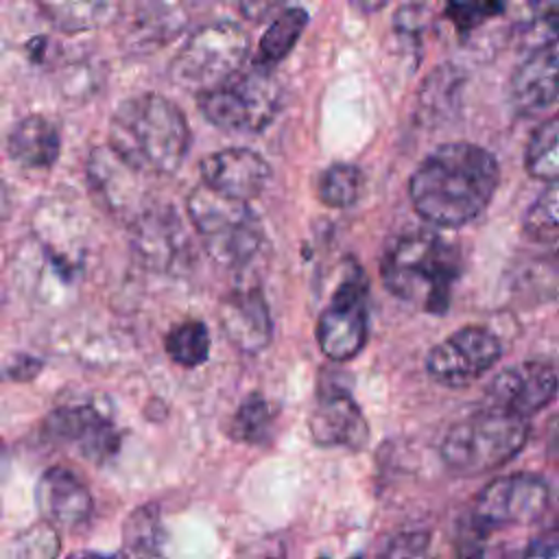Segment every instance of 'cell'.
Segmentation results:
<instances>
[{
    "label": "cell",
    "instance_id": "1",
    "mask_svg": "<svg viewBox=\"0 0 559 559\" xmlns=\"http://www.w3.org/2000/svg\"><path fill=\"white\" fill-rule=\"evenodd\" d=\"M498 179V162L487 148L448 142L421 159L408 179V194L424 221L437 227H461L489 205Z\"/></svg>",
    "mask_w": 559,
    "mask_h": 559
},
{
    "label": "cell",
    "instance_id": "2",
    "mask_svg": "<svg viewBox=\"0 0 559 559\" xmlns=\"http://www.w3.org/2000/svg\"><path fill=\"white\" fill-rule=\"evenodd\" d=\"M107 146L140 175H173L188 155L190 127L173 100L144 92L116 107Z\"/></svg>",
    "mask_w": 559,
    "mask_h": 559
},
{
    "label": "cell",
    "instance_id": "3",
    "mask_svg": "<svg viewBox=\"0 0 559 559\" xmlns=\"http://www.w3.org/2000/svg\"><path fill=\"white\" fill-rule=\"evenodd\" d=\"M459 275V249L428 229H413L391 240L380 262L386 290L432 314L448 310Z\"/></svg>",
    "mask_w": 559,
    "mask_h": 559
},
{
    "label": "cell",
    "instance_id": "4",
    "mask_svg": "<svg viewBox=\"0 0 559 559\" xmlns=\"http://www.w3.org/2000/svg\"><path fill=\"white\" fill-rule=\"evenodd\" d=\"M528 432V419L483 406L445 430L439 456L452 474L480 476L515 459L526 445Z\"/></svg>",
    "mask_w": 559,
    "mask_h": 559
},
{
    "label": "cell",
    "instance_id": "5",
    "mask_svg": "<svg viewBox=\"0 0 559 559\" xmlns=\"http://www.w3.org/2000/svg\"><path fill=\"white\" fill-rule=\"evenodd\" d=\"M186 210L216 264L236 269L253 260L262 245V227L249 203L223 197L199 183L188 194Z\"/></svg>",
    "mask_w": 559,
    "mask_h": 559
},
{
    "label": "cell",
    "instance_id": "6",
    "mask_svg": "<svg viewBox=\"0 0 559 559\" xmlns=\"http://www.w3.org/2000/svg\"><path fill=\"white\" fill-rule=\"evenodd\" d=\"M249 33L236 22H212L197 28L170 61L168 76L197 96L236 76L249 55Z\"/></svg>",
    "mask_w": 559,
    "mask_h": 559
},
{
    "label": "cell",
    "instance_id": "7",
    "mask_svg": "<svg viewBox=\"0 0 559 559\" xmlns=\"http://www.w3.org/2000/svg\"><path fill=\"white\" fill-rule=\"evenodd\" d=\"M280 87L269 70L238 72L223 85L199 94V109L207 122L229 133H258L275 116Z\"/></svg>",
    "mask_w": 559,
    "mask_h": 559
},
{
    "label": "cell",
    "instance_id": "8",
    "mask_svg": "<svg viewBox=\"0 0 559 559\" xmlns=\"http://www.w3.org/2000/svg\"><path fill=\"white\" fill-rule=\"evenodd\" d=\"M552 502L550 485L535 474H504L489 480L472 504V524L478 533L502 526H526L542 520Z\"/></svg>",
    "mask_w": 559,
    "mask_h": 559
},
{
    "label": "cell",
    "instance_id": "9",
    "mask_svg": "<svg viewBox=\"0 0 559 559\" xmlns=\"http://www.w3.org/2000/svg\"><path fill=\"white\" fill-rule=\"evenodd\" d=\"M369 332L367 284L360 269H354L332 293L317 321L319 349L336 362L352 360L360 354Z\"/></svg>",
    "mask_w": 559,
    "mask_h": 559
},
{
    "label": "cell",
    "instance_id": "10",
    "mask_svg": "<svg viewBox=\"0 0 559 559\" xmlns=\"http://www.w3.org/2000/svg\"><path fill=\"white\" fill-rule=\"evenodd\" d=\"M502 345L493 332L465 325L439 341L426 356V371L445 386H467L485 376L500 358Z\"/></svg>",
    "mask_w": 559,
    "mask_h": 559
},
{
    "label": "cell",
    "instance_id": "11",
    "mask_svg": "<svg viewBox=\"0 0 559 559\" xmlns=\"http://www.w3.org/2000/svg\"><path fill=\"white\" fill-rule=\"evenodd\" d=\"M559 391V376L550 362L522 360L498 371L485 389V408L520 419L544 411Z\"/></svg>",
    "mask_w": 559,
    "mask_h": 559
},
{
    "label": "cell",
    "instance_id": "12",
    "mask_svg": "<svg viewBox=\"0 0 559 559\" xmlns=\"http://www.w3.org/2000/svg\"><path fill=\"white\" fill-rule=\"evenodd\" d=\"M46 437L70 445L92 463H105L120 448V432L109 417L90 404L61 406L46 419Z\"/></svg>",
    "mask_w": 559,
    "mask_h": 559
},
{
    "label": "cell",
    "instance_id": "13",
    "mask_svg": "<svg viewBox=\"0 0 559 559\" xmlns=\"http://www.w3.org/2000/svg\"><path fill=\"white\" fill-rule=\"evenodd\" d=\"M199 173L210 190L249 203L255 199L271 177V166L251 148H223L201 159Z\"/></svg>",
    "mask_w": 559,
    "mask_h": 559
},
{
    "label": "cell",
    "instance_id": "14",
    "mask_svg": "<svg viewBox=\"0 0 559 559\" xmlns=\"http://www.w3.org/2000/svg\"><path fill=\"white\" fill-rule=\"evenodd\" d=\"M218 319L225 336L245 354L262 352L273 336L269 304L258 286H240L223 297Z\"/></svg>",
    "mask_w": 559,
    "mask_h": 559
},
{
    "label": "cell",
    "instance_id": "15",
    "mask_svg": "<svg viewBox=\"0 0 559 559\" xmlns=\"http://www.w3.org/2000/svg\"><path fill=\"white\" fill-rule=\"evenodd\" d=\"M85 170L92 190L98 194L109 212L124 216L129 218V223H133L148 207L140 190L142 175L129 168L122 159H118L107 144L92 151Z\"/></svg>",
    "mask_w": 559,
    "mask_h": 559
},
{
    "label": "cell",
    "instance_id": "16",
    "mask_svg": "<svg viewBox=\"0 0 559 559\" xmlns=\"http://www.w3.org/2000/svg\"><path fill=\"white\" fill-rule=\"evenodd\" d=\"M308 428L312 439L325 448L358 450L369 439L367 419L345 389H325L319 395Z\"/></svg>",
    "mask_w": 559,
    "mask_h": 559
},
{
    "label": "cell",
    "instance_id": "17",
    "mask_svg": "<svg viewBox=\"0 0 559 559\" xmlns=\"http://www.w3.org/2000/svg\"><path fill=\"white\" fill-rule=\"evenodd\" d=\"M39 515L52 528H74L92 513V496L87 485L68 467L55 465L46 469L35 489Z\"/></svg>",
    "mask_w": 559,
    "mask_h": 559
},
{
    "label": "cell",
    "instance_id": "18",
    "mask_svg": "<svg viewBox=\"0 0 559 559\" xmlns=\"http://www.w3.org/2000/svg\"><path fill=\"white\" fill-rule=\"evenodd\" d=\"M559 98V50L528 52L509 79V103L518 114H535Z\"/></svg>",
    "mask_w": 559,
    "mask_h": 559
},
{
    "label": "cell",
    "instance_id": "19",
    "mask_svg": "<svg viewBox=\"0 0 559 559\" xmlns=\"http://www.w3.org/2000/svg\"><path fill=\"white\" fill-rule=\"evenodd\" d=\"M133 242L140 260L155 269L168 271L179 260L183 249V229L177 212L170 207L148 205L133 223Z\"/></svg>",
    "mask_w": 559,
    "mask_h": 559
},
{
    "label": "cell",
    "instance_id": "20",
    "mask_svg": "<svg viewBox=\"0 0 559 559\" xmlns=\"http://www.w3.org/2000/svg\"><path fill=\"white\" fill-rule=\"evenodd\" d=\"M7 148L24 168H50L59 159L61 138L52 120L41 114H31L11 129Z\"/></svg>",
    "mask_w": 559,
    "mask_h": 559
},
{
    "label": "cell",
    "instance_id": "21",
    "mask_svg": "<svg viewBox=\"0 0 559 559\" xmlns=\"http://www.w3.org/2000/svg\"><path fill=\"white\" fill-rule=\"evenodd\" d=\"M39 11L66 33H85L114 24L124 0H35Z\"/></svg>",
    "mask_w": 559,
    "mask_h": 559
},
{
    "label": "cell",
    "instance_id": "22",
    "mask_svg": "<svg viewBox=\"0 0 559 559\" xmlns=\"http://www.w3.org/2000/svg\"><path fill=\"white\" fill-rule=\"evenodd\" d=\"M306 24H308V13L301 7L284 9L282 13H277L271 26L260 37V44L253 57V68L271 70L275 63H280L293 50Z\"/></svg>",
    "mask_w": 559,
    "mask_h": 559
},
{
    "label": "cell",
    "instance_id": "23",
    "mask_svg": "<svg viewBox=\"0 0 559 559\" xmlns=\"http://www.w3.org/2000/svg\"><path fill=\"white\" fill-rule=\"evenodd\" d=\"M127 559H166L162 544L164 531L159 522V509L146 504L135 509L122 528Z\"/></svg>",
    "mask_w": 559,
    "mask_h": 559
},
{
    "label": "cell",
    "instance_id": "24",
    "mask_svg": "<svg viewBox=\"0 0 559 559\" xmlns=\"http://www.w3.org/2000/svg\"><path fill=\"white\" fill-rule=\"evenodd\" d=\"M524 168L539 181L559 179V111L535 127L526 142Z\"/></svg>",
    "mask_w": 559,
    "mask_h": 559
},
{
    "label": "cell",
    "instance_id": "25",
    "mask_svg": "<svg viewBox=\"0 0 559 559\" xmlns=\"http://www.w3.org/2000/svg\"><path fill=\"white\" fill-rule=\"evenodd\" d=\"M273 426V408L260 393L247 395L229 424V437L247 445H260L269 441Z\"/></svg>",
    "mask_w": 559,
    "mask_h": 559
},
{
    "label": "cell",
    "instance_id": "26",
    "mask_svg": "<svg viewBox=\"0 0 559 559\" xmlns=\"http://www.w3.org/2000/svg\"><path fill=\"white\" fill-rule=\"evenodd\" d=\"M166 352L181 367H199L210 356V332L203 321L190 319L166 334Z\"/></svg>",
    "mask_w": 559,
    "mask_h": 559
},
{
    "label": "cell",
    "instance_id": "27",
    "mask_svg": "<svg viewBox=\"0 0 559 559\" xmlns=\"http://www.w3.org/2000/svg\"><path fill=\"white\" fill-rule=\"evenodd\" d=\"M362 170L354 164H332L328 166L317 183V194L321 203L330 207L352 205L362 190Z\"/></svg>",
    "mask_w": 559,
    "mask_h": 559
},
{
    "label": "cell",
    "instance_id": "28",
    "mask_svg": "<svg viewBox=\"0 0 559 559\" xmlns=\"http://www.w3.org/2000/svg\"><path fill=\"white\" fill-rule=\"evenodd\" d=\"M528 238L537 242L559 240V179L550 181L531 203L522 223Z\"/></svg>",
    "mask_w": 559,
    "mask_h": 559
},
{
    "label": "cell",
    "instance_id": "29",
    "mask_svg": "<svg viewBox=\"0 0 559 559\" xmlns=\"http://www.w3.org/2000/svg\"><path fill=\"white\" fill-rule=\"evenodd\" d=\"M445 17L459 33H472L504 11V0H443Z\"/></svg>",
    "mask_w": 559,
    "mask_h": 559
},
{
    "label": "cell",
    "instance_id": "30",
    "mask_svg": "<svg viewBox=\"0 0 559 559\" xmlns=\"http://www.w3.org/2000/svg\"><path fill=\"white\" fill-rule=\"evenodd\" d=\"M520 46L526 52L557 48L559 46V4L542 9L520 28Z\"/></svg>",
    "mask_w": 559,
    "mask_h": 559
},
{
    "label": "cell",
    "instance_id": "31",
    "mask_svg": "<svg viewBox=\"0 0 559 559\" xmlns=\"http://www.w3.org/2000/svg\"><path fill=\"white\" fill-rule=\"evenodd\" d=\"M59 552V535L57 528L46 524L44 520L24 533H20L13 542V559H55Z\"/></svg>",
    "mask_w": 559,
    "mask_h": 559
},
{
    "label": "cell",
    "instance_id": "32",
    "mask_svg": "<svg viewBox=\"0 0 559 559\" xmlns=\"http://www.w3.org/2000/svg\"><path fill=\"white\" fill-rule=\"evenodd\" d=\"M229 559H288V552L282 537L264 535L238 546Z\"/></svg>",
    "mask_w": 559,
    "mask_h": 559
},
{
    "label": "cell",
    "instance_id": "33",
    "mask_svg": "<svg viewBox=\"0 0 559 559\" xmlns=\"http://www.w3.org/2000/svg\"><path fill=\"white\" fill-rule=\"evenodd\" d=\"M426 548H428V535L426 533H404L397 535L386 552L384 559H424L426 557Z\"/></svg>",
    "mask_w": 559,
    "mask_h": 559
},
{
    "label": "cell",
    "instance_id": "34",
    "mask_svg": "<svg viewBox=\"0 0 559 559\" xmlns=\"http://www.w3.org/2000/svg\"><path fill=\"white\" fill-rule=\"evenodd\" d=\"M395 26L400 33H417L419 28L426 26V11L424 4H404L400 7L397 15H395Z\"/></svg>",
    "mask_w": 559,
    "mask_h": 559
},
{
    "label": "cell",
    "instance_id": "35",
    "mask_svg": "<svg viewBox=\"0 0 559 559\" xmlns=\"http://www.w3.org/2000/svg\"><path fill=\"white\" fill-rule=\"evenodd\" d=\"M284 2L286 0H238V9L247 20L260 22L266 20L273 11H277Z\"/></svg>",
    "mask_w": 559,
    "mask_h": 559
},
{
    "label": "cell",
    "instance_id": "36",
    "mask_svg": "<svg viewBox=\"0 0 559 559\" xmlns=\"http://www.w3.org/2000/svg\"><path fill=\"white\" fill-rule=\"evenodd\" d=\"M39 367H41V362L39 360H35V358H31V356H20L11 367H9V378H13V380H31L37 371H39Z\"/></svg>",
    "mask_w": 559,
    "mask_h": 559
},
{
    "label": "cell",
    "instance_id": "37",
    "mask_svg": "<svg viewBox=\"0 0 559 559\" xmlns=\"http://www.w3.org/2000/svg\"><path fill=\"white\" fill-rule=\"evenodd\" d=\"M389 0H349V4L360 13H376L380 11Z\"/></svg>",
    "mask_w": 559,
    "mask_h": 559
},
{
    "label": "cell",
    "instance_id": "38",
    "mask_svg": "<svg viewBox=\"0 0 559 559\" xmlns=\"http://www.w3.org/2000/svg\"><path fill=\"white\" fill-rule=\"evenodd\" d=\"M548 454L559 463V417L555 421V428H552V435H550V445H548Z\"/></svg>",
    "mask_w": 559,
    "mask_h": 559
},
{
    "label": "cell",
    "instance_id": "39",
    "mask_svg": "<svg viewBox=\"0 0 559 559\" xmlns=\"http://www.w3.org/2000/svg\"><path fill=\"white\" fill-rule=\"evenodd\" d=\"M68 559H109L105 555H98V552H87V550H81V552H74L70 555Z\"/></svg>",
    "mask_w": 559,
    "mask_h": 559
},
{
    "label": "cell",
    "instance_id": "40",
    "mask_svg": "<svg viewBox=\"0 0 559 559\" xmlns=\"http://www.w3.org/2000/svg\"><path fill=\"white\" fill-rule=\"evenodd\" d=\"M4 461H7V456H4V448H2V443H0V472L4 469Z\"/></svg>",
    "mask_w": 559,
    "mask_h": 559
}]
</instances>
